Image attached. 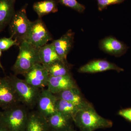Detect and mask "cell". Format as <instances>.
I'll list each match as a JSON object with an SVG mask.
<instances>
[{
  "instance_id": "cell-10",
  "label": "cell",
  "mask_w": 131,
  "mask_h": 131,
  "mask_svg": "<svg viewBox=\"0 0 131 131\" xmlns=\"http://www.w3.org/2000/svg\"><path fill=\"white\" fill-rule=\"evenodd\" d=\"M99 46L103 51L116 57L122 56L128 49V47L123 42L111 36L101 40Z\"/></svg>"
},
{
  "instance_id": "cell-18",
  "label": "cell",
  "mask_w": 131,
  "mask_h": 131,
  "mask_svg": "<svg viewBox=\"0 0 131 131\" xmlns=\"http://www.w3.org/2000/svg\"><path fill=\"white\" fill-rule=\"evenodd\" d=\"M39 56L40 63L45 68L62 59L58 55L52 43L47 44L39 48Z\"/></svg>"
},
{
  "instance_id": "cell-4",
  "label": "cell",
  "mask_w": 131,
  "mask_h": 131,
  "mask_svg": "<svg viewBox=\"0 0 131 131\" xmlns=\"http://www.w3.org/2000/svg\"><path fill=\"white\" fill-rule=\"evenodd\" d=\"M29 112L25 106L18 104L0 111V122L8 131H25Z\"/></svg>"
},
{
  "instance_id": "cell-21",
  "label": "cell",
  "mask_w": 131,
  "mask_h": 131,
  "mask_svg": "<svg viewBox=\"0 0 131 131\" xmlns=\"http://www.w3.org/2000/svg\"><path fill=\"white\" fill-rule=\"evenodd\" d=\"M56 109L57 112L72 119L80 109L73 103L61 99H58L56 102Z\"/></svg>"
},
{
  "instance_id": "cell-24",
  "label": "cell",
  "mask_w": 131,
  "mask_h": 131,
  "mask_svg": "<svg viewBox=\"0 0 131 131\" xmlns=\"http://www.w3.org/2000/svg\"><path fill=\"white\" fill-rule=\"evenodd\" d=\"M125 0H97L98 10L102 11L110 5L120 4Z\"/></svg>"
},
{
  "instance_id": "cell-8",
  "label": "cell",
  "mask_w": 131,
  "mask_h": 131,
  "mask_svg": "<svg viewBox=\"0 0 131 131\" xmlns=\"http://www.w3.org/2000/svg\"><path fill=\"white\" fill-rule=\"evenodd\" d=\"M57 98L47 89H42L37 102V111L46 119L57 113Z\"/></svg>"
},
{
  "instance_id": "cell-11",
  "label": "cell",
  "mask_w": 131,
  "mask_h": 131,
  "mask_svg": "<svg viewBox=\"0 0 131 131\" xmlns=\"http://www.w3.org/2000/svg\"><path fill=\"white\" fill-rule=\"evenodd\" d=\"M47 87L49 91L55 94L77 87L71 75L70 74L57 77H50Z\"/></svg>"
},
{
  "instance_id": "cell-19",
  "label": "cell",
  "mask_w": 131,
  "mask_h": 131,
  "mask_svg": "<svg viewBox=\"0 0 131 131\" xmlns=\"http://www.w3.org/2000/svg\"><path fill=\"white\" fill-rule=\"evenodd\" d=\"M45 68L50 77H57L71 74V67L67 59L57 60Z\"/></svg>"
},
{
  "instance_id": "cell-1",
  "label": "cell",
  "mask_w": 131,
  "mask_h": 131,
  "mask_svg": "<svg viewBox=\"0 0 131 131\" xmlns=\"http://www.w3.org/2000/svg\"><path fill=\"white\" fill-rule=\"evenodd\" d=\"M73 120L81 131H94L99 129L110 128L113 126L111 121L99 115L89 104L80 108Z\"/></svg>"
},
{
  "instance_id": "cell-22",
  "label": "cell",
  "mask_w": 131,
  "mask_h": 131,
  "mask_svg": "<svg viewBox=\"0 0 131 131\" xmlns=\"http://www.w3.org/2000/svg\"><path fill=\"white\" fill-rule=\"evenodd\" d=\"M62 5L74 9L80 13H82L85 9V6L79 3L77 0H59Z\"/></svg>"
},
{
  "instance_id": "cell-2",
  "label": "cell",
  "mask_w": 131,
  "mask_h": 131,
  "mask_svg": "<svg viewBox=\"0 0 131 131\" xmlns=\"http://www.w3.org/2000/svg\"><path fill=\"white\" fill-rule=\"evenodd\" d=\"M6 76L14 89L20 103L28 108L32 109L36 106L42 89L33 86L16 75L10 74Z\"/></svg>"
},
{
  "instance_id": "cell-15",
  "label": "cell",
  "mask_w": 131,
  "mask_h": 131,
  "mask_svg": "<svg viewBox=\"0 0 131 131\" xmlns=\"http://www.w3.org/2000/svg\"><path fill=\"white\" fill-rule=\"evenodd\" d=\"M50 131H68L72 129L73 119L57 112L47 119Z\"/></svg>"
},
{
  "instance_id": "cell-28",
  "label": "cell",
  "mask_w": 131,
  "mask_h": 131,
  "mask_svg": "<svg viewBox=\"0 0 131 131\" xmlns=\"http://www.w3.org/2000/svg\"><path fill=\"white\" fill-rule=\"evenodd\" d=\"M68 131H77L75 130H74V129H73V128H72V129H71L70 130H69Z\"/></svg>"
},
{
  "instance_id": "cell-13",
  "label": "cell",
  "mask_w": 131,
  "mask_h": 131,
  "mask_svg": "<svg viewBox=\"0 0 131 131\" xmlns=\"http://www.w3.org/2000/svg\"><path fill=\"white\" fill-rule=\"evenodd\" d=\"M110 70L120 72L124 71V69L106 60H97L91 61L83 66L78 71L81 73H94Z\"/></svg>"
},
{
  "instance_id": "cell-5",
  "label": "cell",
  "mask_w": 131,
  "mask_h": 131,
  "mask_svg": "<svg viewBox=\"0 0 131 131\" xmlns=\"http://www.w3.org/2000/svg\"><path fill=\"white\" fill-rule=\"evenodd\" d=\"M32 22L27 17L25 8L15 12L8 25L10 37L19 44L26 41Z\"/></svg>"
},
{
  "instance_id": "cell-23",
  "label": "cell",
  "mask_w": 131,
  "mask_h": 131,
  "mask_svg": "<svg viewBox=\"0 0 131 131\" xmlns=\"http://www.w3.org/2000/svg\"><path fill=\"white\" fill-rule=\"evenodd\" d=\"M19 44L18 42L11 37L0 39V50L2 51L7 50L14 46H19Z\"/></svg>"
},
{
  "instance_id": "cell-26",
  "label": "cell",
  "mask_w": 131,
  "mask_h": 131,
  "mask_svg": "<svg viewBox=\"0 0 131 131\" xmlns=\"http://www.w3.org/2000/svg\"><path fill=\"white\" fill-rule=\"evenodd\" d=\"M0 131H8L7 129L0 122Z\"/></svg>"
},
{
  "instance_id": "cell-9",
  "label": "cell",
  "mask_w": 131,
  "mask_h": 131,
  "mask_svg": "<svg viewBox=\"0 0 131 131\" xmlns=\"http://www.w3.org/2000/svg\"><path fill=\"white\" fill-rule=\"evenodd\" d=\"M23 75L27 83L40 89L47 87L50 77L47 70L40 63L35 64Z\"/></svg>"
},
{
  "instance_id": "cell-7",
  "label": "cell",
  "mask_w": 131,
  "mask_h": 131,
  "mask_svg": "<svg viewBox=\"0 0 131 131\" xmlns=\"http://www.w3.org/2000/svg\"><path fill=\"white\" fill-rule=\"evenodd\" d=\"M19 103L14 89L6 76L0 77V108L5 110Z\"/></svg>"
},
{
  "instance_id": "cell-27",
  "label": "cell",
  "mask_w": 131,
  "mask_h": 131,
  "mask_svg": "<svg viewBox=\"0 0 131 131\" xmlns=\"http://www.w3.org/2000/svg\"><path fill=\"white\" fill-rule=\"evenodd\" d=\"M2 51L0 50V58H1V56L2 54ZM0 68H1L3 71H4V68H3V66L2 64L1 63V59H0Z\"/></svg>"
},
{
  "instance_id": "cell-17",
  "label": "cell",
  "mask_w": 131,
  "mask_h": 131,
  "mask_svg": "<svg viewBox=\"0 0 131 131\" xmlns=\"http://www.w3.org/2000/svg\"><path fill=\"white\" fill-rule=\"evenodd\" d=\"M58 99H61L73 103L80 109L89 104L85 101L77 87L66 90L55 94Z\"/></svg>"
},
{
  "instance_id": "cell-20",
  "label": "cell",
  "mask_w": 131,
  "mask_h": 131,
  "mask_svg": "<svg viewBox=\"0 0 131 131\" xmlns=\"http://www.w3.org/2000/svg\"><path fill=\"white\" fill-rule=\"evenodd\" d=\"M33 8L39 18L49 14L56 13L58 11L55 0H45L35 3Z\"/></svg>"
},
{
  "instance_id": "cell-14",
  "label": "cell",
  "mask_w": 131,
  "mask_h": 131,
  "mask_svg": "<svg viewBox=\"0 0 131 131\" xmlns=\"http://www.w3.org/2000/svg\"><path fill=\"white\" fill-rule=\"evenodd\" d=\"M25 131H50L47 119L37 110L30 112Z\"/></svg>"
},
{
  "instance_id": "cell-16",
  "label": "cell",
  "mask_w": 131,
  "mask_h": 131,
  "mask_svg": "<svg viewBox=\"0 0 131 131\" xmlns=\"http://www.w3.org/2000/svg\"><path fill=\"white\" fill-rule=\"evenodd\" d=\"M16 0H0V32L9 25L15 13Z\"/></svg>"
},
{
  "instance_id": "cell-6",
  "label": "cell",
  "mask_w": 131,
  "mask_h": 131,
  "mask_svg": "<svg viewBox=\"0 0 131 131\" xmlns=\"http://www.w3.org/2000/svg\"><path fill=\"white\" fill-rule=\"evenodd\" d=\"M52 39L51 34L41 19L39 18L32 22L26 41L39 49Z\"/></svg>"
},
{
  "instance_id": "cell-3",
  "label": "cell",
  "mask_w": 131,
  "mask_h": 131,
  "mask_svg": "<svg viewBox=\"0 0 131 131\" xmlns=\"http://www.w3.org/2000/svg\"><path fill=\"white\" fill-rule=\"evenodd\" d=\"M19 47V54L12 70L14 75H24L35 64L40 63L39 49L34 47L26 41L20 43Z\"/></svg>"
},
{
  "instance_id": "cell-12",
  "label": "cell",
  "mask_w": 131,
  "mask_h": 131,
  "mask_svg": "<svg viewBox=\"0 0 131 131\" xmlns=\"http://www.w3.org/2000/svg\"><path fill=\"white\" fill-rule=\"evenodd\" d=\"M74 36V33L69 30L60 38L52 42L57 54L62 59H67L68 54L73 47Z\"/></svg>"
},
{
  "instance_id": "cell-25",
  "label": "cell",
  "mask_w": 131,
  "mask_h": 131,
  "mask_svg": "<svg viewBox=\"0 0 131 131\" xmlns=\"http://www.w3.org/2000/svg\"><path fill=\"white\" fill-rule=\"evenodd\" d=\"M118 114L121 117L131 122V108L120 110Z\"/></svg>"
}]
</instances>
